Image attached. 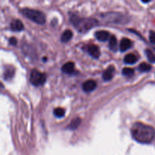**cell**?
<instances>
[{"label":"cell","instance_id":"cell-16","mask_svg":"<svg viewBox=\"0 0 155 155\" xmlns=\"http://www.w3.org/2000/svg\"><path fill=\"white\" fill-rule=\"evenodd\" d=\"M80 124H81V120H80V118H76V119H74V120L69 124V126L68 127V129L71 130H77L79 127V126L80 125Z\"/></svg>","mask_w":155,"mask_h":155},{"label":"cell","instance_id":"cell-20","mask_svg":"<svg viewBox=\"0 0 155 155\" xmlns=\"http://www.w3.org/2000/svg\"><path fill=\"white\" fill-rule=\"evenodd\" d=\"M139 69L142 72H148V71H150L151 70V66L146 63H142L139 65Z\"/></svg>","mask_w":155,"mask_h":155},{"label":"cell","instance_id":"cell-4","mask_svg":"<svg viewBox=\"0 0 155 155\" xmlns=\"http://www.w3.org/2000/svg\"><path fill=\"white\" fill-rule=\"evenodd\" d=\"M46 81V77L44 74L39 72L37 70H33L30 74V82L35 86L43 85Z\"/></svg>","mask_w":155,"mask_h":155},{"label":"cell","instance_id":"cell-14","mask_svg":"<svg viewBox=\"0 0 155 155\" xmlns=\"http://www.w3.org/2000/svg\"><path fill=\"white\" fill-rule=\"evenodd\" d=\"M138 61V58L136 54H128L124 58V62L128 64H133L136 63Z\"/></svg>","mask_w":155,"mask_h":155},{"label":"cell","instance_id":"cell-22","mask_svg":"<svg viewBox=\"0 0 155 155\" xmlns=\"http://www.w3.org/2000/svg\"><path fill=\"white\" fill-rule=\"evenodd\" d=\"M149 39L151 43L155 44V31H151L149 34Z\"/></svg>","mask_w":155,"mask_h":155},{"label":"cell","instance_id":"cell-10","mask_svg":"<svg viewBox=\"0 0 155 155\" xmlns=\"http://www.w3.org/2000/svg\"><path fill=\"white\" fill-rule=\"evenodd\" d=\"M132 46V41L127 38H124L120 41V49L121 51H126L129 48H131Z\"/></svg>","mask_w":155,"mask_h":155},{"label":"cell","instance_id":"cell-15","mask_svg":"<svg viewBox=\"0 0 155 155\" xmlns=\"http://www.w3.org/2000/svg\"><path fill=\"white\" fill-rule=\"evenodd\" d=\"M72 36H73L72 31L70 30H65L63 33H62L61 40V42H67L72 39Z\"/></svg>","mask_w":155,"mask_h":155},{"label":"cell","instance_id":"cell-7","mask_svg":"<svg viewBox=\"0 0 155 155\" xmlns=\"http://www.w3.org/2000/svg\"><path fill=\"white\" fill-rule=\"evenodd\" d=\"M95 88H96V83L94 80H87L85 83H83V89L86 92H92Z\"/></svg>","mask_w":155,"mask_h":155},{"label":"cell","instance_id":"cell-12","mask_svg":"<svg viewBox=\"0 0 155 155\" xmlns=\"http://www.w3.org/2000/svg\"><path fill=\"white\" fill-rule=\"evenodd\" d=\"M15 70L12 66H8L4 71V77L6 80H11L15 75Z\"/></svg>","mask_w":155,"mask_h":155},{"label":"cell","instance_id":"cell-6","mask_svg":"<svg viewBox=\"0 0 155 155\" xmlns=\"http://www.w3.org/2000/svg\"><path fill=\"white\" fill-rule=\"evenodd\" d=\"M87 51L94 58H98L101 54L99 48L96 45H89L87 47Z\"/></svg>","mask_w":155,"mask_h":155},{"label":"cell","instance_id":"cell-3","mask_svg":"<svg viewBox=\"0 0 155 155\" xmlns=\"http://www.w3.org/2000/svg\"><path fill=\"white\" fill-rule=\"evenodd\" d=\"M21 13L30 21L38 24H44L45 23V15L42 12L30 8H24Z\"/></svg>","mask_w":155,"mask_h":155},{"label":"cell","instance_id":"cell-21","mask_svg":"<svg viewBox=\"0 0 155 155\" xmlns=\"http://www.w3.org/2000/svg\"><path fill=\"white\" fill-rule=\"evenodd\" d=\"M123 74L127 77H131L134 74V70L130 68H125L123 70Z\"/></svg>","mask_w":155,"mask_h":155},{"label":"cell","instance_id":"cell-5","mask_svg":"<svg viewBox=\"0 0 155 155\" xmlns=\"http://www.w3.org/2000/svg\"><path fill=\"white\" fill-rule=\"evenodd\" d=\"M104 20L106 22L114 24H124L125 23V18L121 14L108 13L104 15Z\"/></svg>","mask_w":155,"mask_h":155},{"label":"cell","instance_id":"cell-9","mask_svg":"<svg viewBox=\"0 0 155 155\" xmlns=\"http://www.w3.org/2000/svg\"><path fill=\"white\" fill-rule=\"evenodd\" d=\"M24 24H23V23L20 20H14L11 23V29L13 31L19 32L24 30Z\"/></svg>","mask_w":155,"mask_h":155},{"label":"cell","instance_id":"cell-2","mask_svg":"<svg viewBox=\"0 0 155 155\" xmlns=\"http://www.w3.org/2000/svg\"><path fill=\"white\" fill-rule=\"evenodd\" d=\"M74 27L80 33H86L88 30L98 25V22L95 18H80L77 15H72L70 18Z\"/></svg>","mask_w":155,"mask_h":155},{"label":"cell","instance_id":"cell-23","mask_svg":"<svg viewBox=\"0 0 155 155\" xmlns=\"http://www.w3.org/2000/svg\"><path fill=\"white\" fill-rule=\"evenodd\" d=\"M17 39H15V37H12L10 39H9V42H10L11 45H17Z\"/></svg>","mask_w":155,"mask_h":155},{"label":"cell","instance_id":"cell-1","mask_svg":"<svg viewBox=\"0 0 155 155\" xmlns=\"http://www.w3.org/2000/svg\"><path fill=\"white\" fill-rule=\"evenodd\" d=\"M131 134L136 142L142 144H149L154 139L155 130L151 126L138 122L132 127Z\"/></svg>","mask_w":155,"mask_h":155},{"label":"cell","instance_id":"cell-19","mask_svg":"<svg viewBox=\"0 0 155 155\" xmlns=\"http://www.w3.org/2000/svg\"><path fill=\"white\" fill-rule=\"evenodd\" d=\"M54 114L56 117L61 118L64 116L65 110L63 108H61V107H57V108L54 110Z\"/></svg>","mask_w":155,"mask_h":155},{"label":"cell","instance_id":"cell-24","mask_svg":"<svg viewBox=\"0 0 155 155\" xmlns=\"http://www.w3.org/2000/svg\"><path fill=\"white\" fill-rule=\"evenodd\" d=\"M2 87H3V86H2V83H0V89H1L2 88Z\"/></svg>","mask_w":155,"mask_h":155},{"label":"cell","instance_id":"cell-13","mask_svg":"<svg viewBox=\"0 0 155 155\" xmlns=\"http://www.w3.org/2000/svg\"><path fill=\"white\" fill-rule=\"evenodd\" d=\"M74 64L73 62H68L62 67V71L65 74H71L74 71Z\"/></svg>","mask_w":155,"mask_h":155},{"label":"cell","instance_id":"cell-18","mask_svg":"<svg viewBox=\"0 0 155 155\" xmlns=\"http://www.w3.org/2000/svg\"><path fill=\"white\" fill-rule=\"evenodd\" d=\"M145 54H146L147 58L150 62L155 63V54L151 49L145 50Z\"/></svg>","mask_w":155,"mask_h":155},{"label":"cell","instance_id":"cell-8","mask_svg":"<svg viewBox=\"0 0 155 155\" xmlns=\"http://www.w3.org/2000/svg\"><path fill=\"white\" fill-rule=\"evenodd\" d=\"M115 72V68L114 66H110L103 74V79L105 81H109L111 80L114 77Z\"/></svg>","mask_w":155,"mask_h":155},{"label":"cell","instance_id":"cell-17","mask_svg":"<svg viewBox=\"0 0 155 155\" xmlns=\"http://www.w3.org/2000/svg\"><path fill=\"white\" fill-rule=\"evenodd\" d=\"M109 47H110V50H112V51H117V38L114 36H112L110 38Z\"/></svg>","mask_w":155,"mask_h":155},{"label":"cell","instance_id":"cell-11","mask_svg":"<svg viewBox=\"0 0 155 155\" xmlns=\"http://www.w3.org/2000/svg\"><path fill=\"white\" fill-rule=\"evenodd\" d=\"M95 37L101 42H105L109 38V33L105 30H100L95 33Z\"/></svg>","mask_w":155,"mask_h":155}]
</instances>
